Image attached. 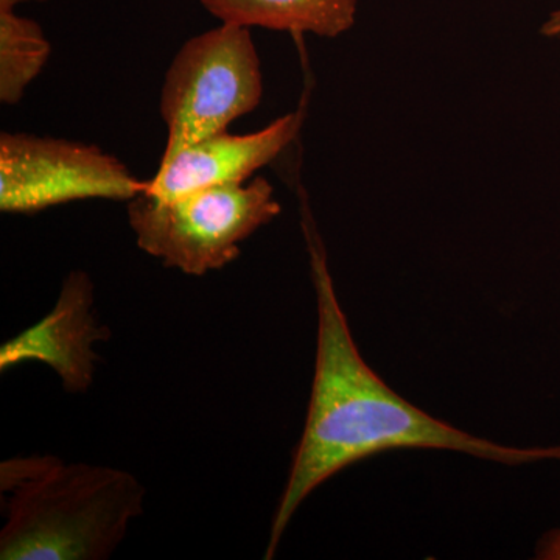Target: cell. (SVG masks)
<instances>
[{
    "instance_id": "7a4b0ae2",
    "label": "cell",
    "mask_w": 560,
    "mask_h": 560,
    "mask_svg": "<svg viewBox=\"0 0 560 560\" xmlns=\"http://www.w3.org/2000/svg\"><path fill=\"white\" fill-rule=\"evenodd\" d=\"M2 560H105L143 512L145 489L130 471L66 464L55 456L3 460Z\"/></svg>"
},
{
    "instance_id": "5b68a950",
    "label": "cell",
    "mask_w": 560,
    "mask_h": 560,
    "mask_svg": "<svg viewBox=\"0 0 560 560\" xmlns=\"http://www.w3.org/2000/svg\"><path fill=\"white\" fill-rule=\"evenodd\" d=\"M149 189L97 145L49 136L0 135V210L31 213L81 200L131 201Z\"/></svg>"
},
{
    "instance_id": "ba28073f",
    "label": "cell",
    "mask_w": 560,
    "mask_h": 560,
    "mask_svg": "<svg viewBox=\"0 0 560 560\" xmlns=\"http://www.w3.org/2000/svg\"><path fill=\"white\" fill-rule=\"evenodd\" d=\"M220 22L338 38L357 20L359 0H200Z\"/></svg>"
},
{
    "instance_id": "9c48e42d",
    "label": "cell",
    "mask_w": 560,
    "mask_h": 560,
    "mask_svg": "<svg viewBox=\"0 0 560 560\" xmlns=\"http://www.w3.org/2000/svg\"><path fill=\"white\" fill-rule=\"evenodd\" d=\"M49 39L38 22L0 10V102L18 105L33 81L46 68Z\"/></svg>"
},
{
    "instance_id": "8fae6325",
    "label": "cell",
    "mask_w": 560,
    "mask_h": 560,
    "mask_svg": "<svg viewBox=\"0 0 560 560\" xmlns=\"http://www.w3.org/2000/svg\"><path fill=\"white\" fill-rule=\"evenodd\" d=\"M540 33L547 38H560V9L552 11L550 18L541 25Z\"/></svg>"
},
{
    "instance_id": "277c9868",
    "label": "cell",
    "mask_w": 560,
    "mask_h": 560,
    "mask_svg": "<svg viewBox=\"0 0 560 560\" xmlns=\"http://www.w3.org/2000/svg\"><path fill=\"white\" fill-rule=\"evenodd\" d=\"M260 66L250 28L243 25L221 22L186 40L162 86L160 110L167 142L161 162L253 113L264 95Z\"/></svg>"
},
{
    "instance_id": "8992f818",
    "label": "cell",
    "mask_w": 560,
    "mask_h": 560,
    "mask_svg": "<svg viewBox=\"0 0 560 560\" xmlns=\"http://www.w3.org/2000/svg\"><path fill=\"white\" fill-rule=\"evenodd\" d=\"M109 337L110 330L95 315L94 282L88 272L72 271L62 282L49 315L3 342L0 371L40 361L57 372L68 393L83 394L91 388L97 371L94 346Z\"/></svg>"
},
{
    "instance_id": "7c38bea8",
    "label": "cell",
    "mask_w": 560,
    "mask_h": 560,
    "mask_svg": "<svg viewBox=\"0 0 560 560\" xmlns=\"http://www.w3.org/2000/svg\"><path fill=\"white\" fill-rule=\"evenodd\" d=\"M32 2L44 3L47 0H0V10H14L18 5H22V3Z\"/></svg>"
},
{
    "instance_id": "3957f363",
    "label": "cell",
    "mask_w": 560,
    "mask_h": 560,
    "mask_svg": "<svg viewBox=\"0 0 560 560\" xmlns=\"http://www.w3.org/2000/svg\"><path fill=\"white\" fill-rule=\"evenodd\" d=\"M282 212L267 179L224 184L160 200L143 191L128 201V221L143 253L189 276L221 270L241 245Z\"/></svg>"
},
{
    "instance_id": "30bf717a",
    "label": "cell",
    "mask_w": 560,
    "mask_h": 560,
    "mask_svg": "<svg viewBox=\"0 0 560 560\" xmlns=\"http://www.w3.org/2000/svg\"><path fill=\"white\" fill-rule=\"evenodd\" d=\"M537 559L560 560V529L547 534L540 541Z\"/></svg>"
},
{
    "instance_id": "6da1fadb",
    "label": "cell",
    "mask_w": 560,
    "mask_h": 560,
    "mask_svg": "<svg viewBox=\"0 0 560 560\" xmlns=\"http://www.w3.org/2000/svg\"><path fill=\"white\" fill-rule=\"evenodd\" d=\"M301 221L318 308L315 377L304 431L272 517L265 558H275L287 526L313 490L346 467L383 452L451 451L512 467L560 460V445L518 448L495 444L427 415L390 389L368 366L353 341L323 238L305 205Z\"/></svg>"
},
{
    "instance_id": "52a82bcc",
    "label": "cell",
    "mask_w": 560,
    "mask_h": 560,
    "mask_svg": "<svg viewBox=\"0 0 560 560\" xmlns=\"http://www.w3.org/2000/svg\"><path fill=\"white\" fill-rule=\"evenodd\" d=\"M304 120L301 108L279 117L260 131L249 135L223 131L190 143L171 161L161 162L145 194L173 200L208 187L246 183L298 138Z\"/></svg>"
}]
</instances>
